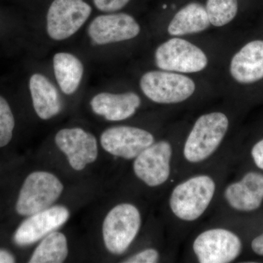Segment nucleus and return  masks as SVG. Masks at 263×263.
<instances>
[{
    "instance_id": "nucleus-7",
    "label": "nucleus",
    "mask_w": 263,
    "mask_h": 263,
    "mask_svg": "<svg viewBox=\"0 0 263 263\" xmlns=\"http://www.w3.org/2000/svg\"><path fill=\"white\" fill-rule=\"evenodd\" d=\"M155 62L161 70L190 73L205 69L208 59L205 53L195 45L176 37L157 48Z\"/></svg>"
},
{
    "instance_id": "nucleus-19",
    "label": "nucleus",
    "mask_w": 263,
    "mask_h": 263,
    "mask_svg": "<svg viewBox=\"0 0 263 263\" xmlns=\"http://www.w3.org/2000/svg\"><path fill=\"white\" fill-rule=\"evenodd\" d=\"M53 70L59 86L65 95L73 94L84 74L82 62L69 53H57L53 59Z\"/></svg>"
},
{
    "instance_id": "nucleus-13",
    "label": "nucleus",
    "mask_w": 263,
    "mask_h": 263,
    "mask_svg": "<svg viewBox=\"0 0 263 263\" xmlns=\"http://www.w3.org/2000/svg\"><path fill=\"white\" fill-rule=\"evenodd\" d=\"M141 31L136 19L126 13L101 15L89 24L88 34L97 45L121 42L136 37Z\"/></svg>"
},
{
    "instance_id": "nucleus-22",
    "label": "nucleus",
    "mask_w": 263,
    "mask_h": 263,
    "mask_svg": "<svg viewBox=\"0 0 263 263\" xmlns=\"http://www.w3.org/2000/svg\"><path fill=\"white\" fill-rule=\"evenodd\" d=\"M15 119L9 104L0 96V148L7 146L11 141Z\"/></svg>"
},
{
    "instance_id": "nucleus-18",
    "label": "nucleus",
    "mask_w": 263,
    "mask_h": 263,
    "mask_svg": "<svg viewBox=\"0 0 263 263\" xmlns=\"http://www.w3.org/2000/svg\"><path fill=\"white\" fill-rule=\"evenodd\" d=\"M211 22L206 9L199 3H190L179 10L168 26V33L173 36L195 34L209 28Z\"/></svg>"
},
{
    "instance_id": "nucleus-17",
    "label": "nucleus",
    "mask_w": 263,
    "mask_h": 263,
    "mask_svg": "<svg viewBox=\"0 0 263 263\" xmlns=\"http://www.w3.org/2000/svg\"><path fill=\"white\" fill-rule=\"evenodd\" d=\"M29 90L33 107L41 119L48 120L60 113L62 109L60 95L46 76L39 73L31 76Z\"/></svg>"
},
{
    "instance_id": "nucleus-1",
    "label": "nucleus",
    "mask_w": 263,
    "mask_h": 263,
    "mask_svg": "<svg viewBox=\"0 0 263 263\" xmlns=\"http://www.w3.org/2000/svg\"><path fill=\"white\" fill-rule=\"evenodd\" d=\"M216 192V183L209 174H197L183 180L170 194V210L185 222L197 220L210 206Z\"/></svg>"
},
{
    "instance_id": "nucleus-4",
    "label": "nucleus",
    "mask_w": 263,
    "mask_h": 263,
    "mask_svg": "<svg viewBox=\"0 0 263 263\" xmlns=\"http://www.w3.org/2000/svg\"><path fill=\"white\" fill-rule=\"evenodd\" d=\"M64 186L54 175L36 171L25 179L19 193L15 210L22 216H30L52 206L63 192Z\"/></svg>"
},
{
    "instance_id": "nucleus-20",
    "label": "nucleus",
    "mask_w": 263,
    "mask_h": 263,
    "mask_svg": "<svg viewBox=\"0 0 263 263\" xmlns=\"http://www.w3.org/2000/svg\"><path fill=\"white\" fill-rule=\"evenodd\" d=\"M68 255V245L65 235L53 231L43 238L32 257L30 263H61Z\"/></svg>"
},
{
    "instance_id": "nucleus-14",
    "label": "nucleus",
    "mask_w": 263,
    "mask_h": 263,
    "mask_svg": "<svg viewBox=\"0 0 263 263\" xmlns=\"http://www.w3.org/2000/svg\"><path fill=\"white\" fill-rule=\"evenodd\" d=\"M224 200L237 212H252L263 202V174L250 171L240 181L229 183L224 190Z\"/></svg>"
},
{
    "instance_id": "nucleus-23",
    "label": "nucleus",
    "mask_w": 263,
    "mask_h": 263,
    "mask_svg": "<svg viewBox=\"0 0 263 263\" xmlns=\"http://www.w3.org/2000/svg\"><path fill=\"white\" fill-rule=\"evenodd\" d=\"M160 254L157 249L148 248L128 257L123 262L125 263H157L160 261Z\"/></svg>"
},
{
    "instance_id": "nucleus-2",
    "label": "nucleus",
    "mask_w": 263,
    "mask_h": 263,
    "mask_svg": "<svg viewBox=\"0 0 263 263\" xmlns=\"http://www.w3.org/2000/svg\"><path fill=\"white\" fill-rule=\"evenodd\" d=\"M229 128V119L221 112L203 114L197 119L183 147V157L189 163L209 160L219 148Z\"/></svg>"
},
{
    "instance_id": "nucleus-27",
    "label": "nucleus",
    "mask_w": 263,
    "mask_h": 263,
    "mask_svg": "<svg viewBox=\"0 0 263 263\" xmlns=\"http://www.w3.org/2000/svg\"><path fill=\"white\" fill-rule=\"evenodd\" d=\"M15 262V257L8 251L0 249V263H13Z\"/></svg>"
},
{
    "instance_id": "nucleus-21",
    "label": "nucleus",
    "mask_w": 263,
    "mask_h": 263,
    "mask_svg": "<svg viewBox=\"0 0 263 263\" xmlns=\"http://www.w3.org/2000/svg\"><path fill=\"white\" fill-rule=\"evenodd\" d=\"M205 9L211 24L215 27H222L236 16L238 0H208Z\"/></svg>"
},
{
    "instance_id": "nucleus-3",
    "label": "nucleus",
    "mask_w": 263,
    "mask_h": 263,
    "mask_svg": "<svg viewBox=\"0 0 263 263\" xmlns=\"http://www.w3.org/2000/svg\"><path fill=\"white\" fill-rule=\"evenodd\" d=\"M139 209L129 202L118 204L105 216L103 224L104 245L110 253L124 254L141 228Z\"/></svg>"
},
{
    "instance_id": "nucleus-8",
    "label": "nucleus",
    "mask_w": 263,
    "mask_h": 263,
    "mask_svg": "<svg viewBox=\"0 0 263 263\" xmlns=\"http://www.w3.org/2000/svg\"><path fill=\"white\" fill-rule=\"evenodd\" d=\"M174 148L170 142H155L133 162V171L138 179L149 187H159L167 182L171 174Z\"/></svg>"
},
{
    "instance_id": "nucleus-25",
    "label": "nucleus",
    "mask_w": 263,
    "mask_h": 263,
    "mask_svg": "<svg viewBox=\"0 0 263 263\" xmlns=\"http://www.w3.org/2000/svg\"><path fill=\"white\" fill-rule=\"evenodd\" d=\"M251 155L255 165L263 171V138L252 147Z\"/></svg>"
},
{
    "instance_id": "nucleus-24",
    "label": "nucleus",
    "mask_w": 263,
    "mask_h": 263,
    "mask_svg": "<svg viewBox=\"0 0 263 263\" xmlns=\"http://www.w3.org/2000/svg\"><path fill=\"white\" fill-rule=\"evenodd\" d=\"M129 0H94L98 10L103 12H115L122 9Z\"/></svg>"
},
{
    "instance_id": "nucleus-10",
    "label": "nucleus",
    "mask_w": 263,
    "mask_h": 263,
    "mask_svg": "<svg viewBox=\"0 0 263 263\" xmlns=\"http://www.w3.org/2000/svg\"><path fill=\"white\" fill-rule=\"evenodd\" d=\"M155 142V137L149 132L130 126L108 128L100 137L105 152L127 160H135Z\"/></svg>"
},
{
    "instance_id": "nucleus-15",
    "label": "nucleus",
    "mask_w": 263,
    "mask_h": 263,
    "mask_svg": "<svg viewBox=\"0 0 263 263\" xmlns=\"http://www.w3.org/2000/svg\"><path fill=\"white\" fill-rule=\"evenodd\" d=\"M230 73L237 82L252 84L263 79V40L245 45L230 62Z\"/></svg>"
},
{
    "instance_id": "nucleus-9",
    "label": "nucleus",
    "mask_w": 263,
    "mask_h": 263,
    "mask_svg": "<svg viewBox=\"0 0 263 263\" xmlns=\"http://www.w3.org/2000/svg\"><path fill=\"white\" fill-rule=\"evenodd\" d=\"M91 7L84 0H54L47 13V32L54 41L73 35L84 25Z\"/></svg>"
},
{
    "instance_id": "nucleus-12",
    "label": "nucleus",
    "mask_w": 263,
    "mask_h": 263,
    "mask_svg": "<svg viewBox=\"0 0 263 263\" xmlns=\"http://www.w3.org/2000/svg\"><path fill=\"white\" fill-rule=\"evenodd\" d=\"M70 212L63 205H54L29 216L15 231L14 240L19 246L32 245L64 226Z\"/></svg>"
},
{
    "instance_id": "nucleus-6",
    "label": "nucleus",
    "mask_w": 263,
    "mask_h": 263,
    "mask_svg": "<svg viewBox=\"0 0 263 263\" xmlns=\"http://www.w3.org/2000/svg\"><path fill=\"white\" fill-rule=\"evenodd\" d=\"M140 86L143 94L159 104H176L187 100L195 91L191 79L174 72L150 71L142 76Z\"/></svg>"
},
{
    "instance_id": "nucleus-5",
    "label": "nucleus",
    "mask_w": 263,
    "mask_h": 263,
    "mask_svg": "<svg viewBox=\"0 0 263 263\" xmlns=\"http://www.w3.org/2000/svg\"><path fill=\"white\" fill-rule=\"evenodd\" d=\"M241 240L231 230L223 228L204 230L194 240L193 250L200 263H230L240 255Z\"/></svg>"
},
{
    "instance_id": "nucleus-16",
    "label": "nucleus",
    "mask_w": 263,
    "mask_h": 263,
    "mask_svg": "<svg viewBox=\"0 0 263 263\" xmlns=\"http://www.w3.org/2000/svg\"><path fill=\"white\" fill-rule=\"evenodd\" d=\"M90 104L95 114L102 116L106 120L119 122L133 117L141 106V100L134 92H102L95 96Z\"/></svg>"
},
{
    "instance_id": "nucleus-11",
    "label": "nucleus",
    "mask_w": 263,
    "mask_h": 263,
    "mask_svg": "<svg viewBox=\"0 0 263 263\" xmlns=\"http://www.w3.org/2000/svg\"><path fill=\"white\" fill-rule=\"evenodd\" d=\"M55 142L67 157L71 167L76 171H82L98 158L96 138L81 128L61 129L57 133Z\"/></svg>"
},
{
    "instance_id": "nucleus-26",
    "label": "nucleus",
    "mask_w": 263,
    "mask_h": 263,
    "mask_svg": "<svg viewBox=\"0 0 263 263\" xmlns=\"http://www.w3.org/2000/svg\"><path fill=\"white\" fill-rule=\"evenodd\" d=\"M251 247L257 255L263 257V233L252 240Z\"/></svg>"
}]
</instances>
